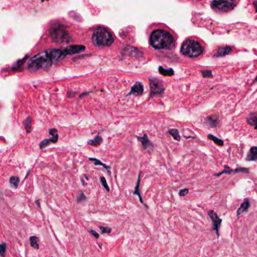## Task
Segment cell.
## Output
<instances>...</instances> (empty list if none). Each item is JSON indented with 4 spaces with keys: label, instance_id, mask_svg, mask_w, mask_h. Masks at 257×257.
Instances as JSON below:
<instances>
[{
    "label": "cell",
    "instance_id": "2",
    "mask_svg": "<svg viewBox=\"0 0 257 257\" xmlns=\"http://www.w3.org/2000/svg\"><path fill=\"white\" fill-rule=\"evenodd\" d=\"M54 63L50 51L47 50L36 54L31 58L27 65V69L30 72L33 73L38 70H48L51 66Z\"/></svg>",
    "mask_w": 257,
    "mask_h": 257
},
{
    "label": "cell",
    "instance_id": "24",
    "mask_svg": "<svg viewBox=\"0 0 257 257\" xmlns=\"http://www.w3.org/2000/svg\"><path fill=\"white\" fill-rule=\"evenodd\" d=\"M208 138L211 139L212 141H214V142L216 144H217L218 146H223V141L221 140L220 139H218L217 137L210 134V135H208Z\"/></svg>",
    "mask_w": 257,
    "mask_h": 257
},
{
    "label": "cell",
    "instance_id": "17",
    "mask_svg": "<svg viewBox=\"0 0 257 257\" xmlns=\"http://www.w3.org/2000/svg\"><path fill=\"white\" fill-rule=\"evenodd\" d=\"M247 122H248L250 125L254 126L255 128L257 129V114H250V115H249L248 118H247Z\"/></svg>",
    "mask_w": 257,
    "mask_h": 257
},
{
    "label": "cell",
    "instance_id": "19",
    "mask_svg": "<svg viewBox=\"0 0 257 257\" xmlns=\"http://www.w3.org/2000/svg\"><path fill=\"white\" fill-rule=\"evenodd\" d=\"M102 142H103L102 137H100V136H97V137H95V138L92 139V140L89 141L88 144L91 145V146H99V145H100V144H101Z\"/></svg>",
    "mask_w": 257,
    "mask_h": 257
},
{
    "label": "cell",
    "instance_id": "18",
    "mask_svg": "<svg viewBox=\"0 0 257 257\" xmlns=\"http://www.w3.org/2000/svg\"><path fill=\"white\" fill-rule=\"evenodd\" d=\"M159 70L161 75H163V76H170L174 74V70L172 69H164V68H163L162 67H159Z\"/></svg>",
    "mask_w": 257,
    "mask_h": 257
},
{
    "label": "cell",
    "instance_id": "32",
    "mask_svg": "<svg viewBox=\"0 0 257 257\" xmlns=\"http://www.w3.org/2000/svg\"><path fill=\"white\" fill-rule=\"evenodd\" d=\"M6 248H7V246H6V244L5 243H3L1 244V255L2 256H5V253L6 252Z\"/></svg>",
    "mask_w": 257,
    "mask_h": 257
},
{
    "label": "cell",
    "instance_id": "22",
    "mask_svg": "<svg viewBox=\"0 0 257 257\" xmlns=\"http://www.w3.org/2000/svg\"><path fill=\"white\" fill-rule=\"evenodd\" d=\"M168 133L170 134L176 139V140H179V139H180V136H179V131H178L177 129L169 130Z\"/></svg>",
    "mask_w": 257,
    "mask_h": 257
},
{
    "label": "cell",
    "instance_id": "3",
    "mask_svg": "<svg viewBox=\"0 0 257 257\" xmlns=\"http://www.w3.org/2000/svg\"><path fill=\"white\" fill-rule=\"evenodd\" d=\"M181 53L189 58H197L204 53V48L201 42L194 38H188L181 46Z\"/></svg>",
    "mask_w": 257,
    "mask_h": 257
},
{
    "label": "cell",
    "instance_id": "13",
    "mask_svg": "<svg viewBox=\"0 0 257 257\" xmlns=\"http://www.w3.org/2000/svg\"><path fill=\"white\" fill-rule=\"evenodd\" d=\"M249 207V199H245L244 201V202L241 204V205H240V208L238 209V211H237V216H239L241 215L243 213L246 212V211L248 210Z\"/></svg>",
    "mask_w": 257,
    "mask_h": 257
},
{
    "label": "cell",
    "instance_id": "14",
    "mask_svg": "<svg viewBox=\"0 0 257 257\" xmlns=\"http://www.w3.org/2000/svg\"><path fill=\"white\" fill-rule=\"evenodd\" d=\"M232 48L230 46L221 47L217 50V52H216V56H218V57L225 56V55L229 54V53L232 52Z\"/></svg>",
    "mask_w": 257,
    "mask_h": 257
},
{
    "label": "cell",
    "instance_id": "35",
    "mask_svg": "<svg viewBox=\"0 0 257 257\" xmlns=\"http://www.w3.org/2000/svg\"><path fill=\"white\" fill-rule=\"evenodd\" d=\"M253 4H254V5H255V8H256V11L257 12V2H256H256H254V3H253Z\"/></svg>",
    "mask_w": 257,
    "mask_h": 257
},
{
    "label": "cell",
    "instance_id": "5",
    "mask_svg": "<svg viewBox=\"0 0 257 257\" xmlns=\"http://www.w3.org/2000/svg\"><path fill=\"white\" fill-rule=\"evenodd\" d=\"M50 36L55 43H69L72 40L66 27L61 24L54 26L51 29Z\"/></svg>",
    "mask_w": 257,
    "mask_h": 257
},
{
    "label": "cell",
    "instance_id": "4",
    "mask_svg": "<svg viewBox=\"0 0 257 257\" xmlns=\"http://www.w3.org/2000/svg\"><path fill=\"white\" fill-rule=\"evenodd\" d=\"M114 42L112 34L106 29L98 27L93 31L92 34V42L94 45L99 47L110 46Z\"/></svg>",
    "mask_w": 257,
    "mask_h": 257
},
{
    "label": "cell",
    "instance_id": "16",
    "mask_svg": "<svg viewBox=\"0 0 257 257\" xmlns=\"http://www.w3.org/2000/svg\"><path fill=\"white\" fill-rule=\"evenodd\" d=\"M247 161H256L257 160V147H252L249 149L248 155L247 157Z\"/></svg>",
    "mask_w": 257,
    "mask_h": 257
},
{
    "label": "cell",
    "instance_id": "23",
    "mask_svg": "<svg viewBox=\"0 0 257 257\" xmlns=\"http://www.w3.org/2000/svg\"><path fill=\"white\" fill-rule=\"evenodd\" d=\"M24 126H25V128H26V131L27 132H30V129H31V124H32V118H30V117H28L26 120L24 121Z\"/></svg>",
    "mask_w": 257,
    "mask_h": 257
},
{
    "label": "cell",
    "instance_id": "6",
    "mask_svg": "<svg viewBox=\"0 0 257 257\" xmlns=\"http://www.w3.org/2000/svg\"><path fill=\"white\" fill-rule=\"evenodd\" d=\"M211 5L213 8L218 12H228L234 8L235 3L232 1H214Z\"/></svg>",
    "mask_w": 257,
    "mask_h": 257
},
{
    "label": "cell",
    "instance_id": "9",
    "mask_svg": "<svg viewBox=\"0 0 257 257\" xmlns=\"http://www.w3.org/2000/svg\"><path fill=\"white\" fill-rule=\"evenodd\" d=\"M85 50V47L83 45H70V46L66 48L63 49V56H69V55L76 54H79V53L82 52V51Z\"/></svg>",
    "mask_w": 257,
    "mask_h": 257
},
{
    "label": "cell",
    "instance_id": "36",
    "mask_svg": "<svg viewBox=\"0 0 257 257\" xmlns=\"http://www.w3.org/2000/svg\"><path fill=\"white\" fill-rule=\"evenodd\" d=\"M256 81H257V78H256Z\"/></svg>",
    "mask_w": 257,
    "mask_h": 257
},
{
    "label": "cell",
    "instance_id": "29",
    "mask_svg": "<svg viewBox=\"0 0 257 257\" xmlns=\"http://www.w3.org/2000/svg\"><path fill=\"white\" fill-rule=\"evenodd\" d=\"M201 73H202L203 76L204 78H207V77H212V73H211L210 70H202L201 71Z\"/></svg>",
    "mask_w": 257,
    "mask_h": 257
},
{
    "label": "cell",
    "instance_id": "30",
    "mask_svg": "<svg viewBox=\"0 0 257 257\" xmlns=\"http://www.w3.org/2000/svg\"><path fill=\"white\" fill-rule=\"evenodd\" d=\"M85 199H86V198H85V195H84V194L83 193V192H81L79 194H78V198H77V201H78V202H82V201H84Z\"/></svg>",
    "mask_w": 257,
    "mask_h": 257
},
{
    "label": "cell",
    "instance_id": "8",
    "mask_svg": "<svg viewBox=\"0 0 257 257\" xmlns=\"http://www.w3.org/2000/svg\"><path fill=\"white\" fill-rule=\"evenodd\" d=\"M208 215L210 217L211 220H212V224H213V230L216 232V235L219 236V229L220 227V225L222 223V219L218 216L217 214L215 211L214 210H210L208 212Z\"/></svg>",
    "mask_w": 257,
    "mask_h": 257
},
{
    "label": "cell",
    "instance_id": "12",
    "mask_svg": "<svg viewBox=\"0 0 257 257\" xmlns=\"http://www.w3.org/2000/svg\"><path fill=\"white\" fill-rule=\"evenodd\" d=\"M248 171H249L248 169H246V168H239V169L238 168V169H235V170H232V169L229 168L228 166H225V170H224L223 172H221V173L215 174V176L218 177V176L222 175V174H223L239 173V172H246V173H248Z\"/></svg>",
    "mask_w": 257,
    "mask_h": 257
},
{
    "label": "cell",
    "instance_id": "26",
    "mask_svg": "<svg viewBox=\"0 0 257 257\" xmlns=\"http://www.w3.org/2000/svg\"><path fill=\"white\" fill-rule=\"evenodd\" d=\"M10 183L12 184L14 187H18V184H19V182H20V179L19 178L17 177H12L10 178Z\"/></svg>",
    "mask_w": 257,
    "mask_h": 257
},
{
    "label": "cell",
    "instance_id": "27",
    "mask_svg": "<svg viewBox=\"0 0 257 257\" xmlns=\"http://www.w3.org/2000/svg\"><path fill=\"white\" fill-rule=\"evenodd\" d=\"M90 160H91V161H93V162H94V164H96V165H101V166L103 167V168H106V170H109V169H110L109 167L106 166V164H103V163L101 162V161H99L98 159H90Z\"/></svg>",
    "mask_w": 257,
    "mask_h": 257
},
{
    "label": "cell",
    "instance_id": "31",
    "mask_svg": "<svg viewBox=\"0 0 257 257\" xmlns=\"http://www.w3.org/2000/svg\"><path fill=\"white\" fill-rule=\"evenodd\" d=\"M99 228H100L102 234H106V233H109L110 232H111V229H109V228H108V227L100 226Z\"/></svg>",
    "mask_w": 257,
    "mask_h": 257
},
{
    "label": "cell",
    "instance_id": "1",
    "mask_svg": "<svg viewBox=\"0 0 257 257\" xmlns=\"http://www.w3.org/2000/svg\"><path fill=\"white\" fill-rule=\"evenodd\" d=\"M150 44L155 49H169L174 45V39L172 35L164 30H156L150 36Z\"/></svg>",
    "mask_w": 257,
    "mask_h": 257
},
{
    "label": "cell",
    "instance_id": "34",
    "mask_svg": "<svg viewBox=\"0 0 257 257\" xmlns=\"http://www.w3.org/2000/svg\"><path fill=\"white\" fill-rule=\"evenodd\" d=\"M89 232L91 233V234H92L93 236H94V238H99V234H97V233L95 232V231H93V230H90L89 231Z\"/></svg>",
    "mask_w": 257,
    "mask_h": 257
},
{
    "label": "cell",
    "instance_id": "33",
    "mask_svg": "<svg viewBox=\"0 0 257 257\" xmlns=\"http://www.w3.org/2000/svg\"><path fill=\"white\" fill-rule=\"evenodd\" d=\"M188 193H189L188 189H181L180 191H179V194L181 196V197H184V196L186 195Z\"/></svg>",
    "mask_w": 257,
    "mask_h": 257
},
{
    "label": "cell",
    "instance_id": "11",
    "mask_svg": "<svg viewBox=\"0 0 257 257\" xmlns=\"http://www.w3.org/2000/svg\"><path fill=\"white\" fill-rule=\"evenodd\" d=\"M144 92V86L143 84L140 83V82H137L132 87V88L130 91V93H128V95L131 94H137V95H141Z\"/></svg>",
    "mask_w": 257,
    "mask_h": 257
},
{
    "label": "cell",
    "instance_id": "21",
    "mask_svg": "<svg viewBox=\"0 0 257 257\" xmlns=\"http://www.w3.org/2000/svg\"><path fill=\"white\" fill-rule=\"evenodd\" d=\"M30 241L31 247H33V248L35 249H37L39 248V247H38V238H36V236L30 237Z\"/></svg>",
    "mask_w": 257,
    "mask_h": 257
},
{
    "label": "cell",
    "instance_id": "20",
    "mask_svg": "<svg viewBox=\"0 0 257 257\" xmlns=\"http://www.w3.org/2000/svg\"><path fill=\"white\" fill-rule=\"evenodd\" d=\"M139 183H140V174H139L138 179H137V185H136L135 191H134V194H137V195H138L139 198V200H140V202L144 204V201H143L142 197H141V194H140V193H139Z\"/></svg>",
    "mask_w": 257,
    "mask_h": 257
},
{
    "label": "cell",
    "instance_id": "25",
    "mask_svg": "<svg viewBox=\"0 0 257 257\" xmlns=\"http://www.w3.org/2000/svg\"><path fill=\"white\" fill-rule=\"evenodd\" d=\"M207 122H208V123L210 124L211 126L214 127L218 124V118L216 116L209 117V118H207Z\"/></svg>",
    "mask_w": 257,
    "mask_h": 257
},
{
    "label": "cell",
    "instance_id": "28",
    "mask_svg": "<svg viewBox=\"0 0 257 257\" xmlns=\"http://www.w3.org/2000/svg\"><path fill=\"white\" fill-rule=\"evenodd\" d=\"M100 181H101V183L103 184V186L104 188L106 189V190L107 191V192H109V187L108 186L107 183H106V180L105 178H104L103 177H100Z\"/></svg>",
    "mask_w": 257,
    "mask_h": 257
},
{
    "label": "cell",
    "instance_id": "15",
    "mask_svg": "<svg viewBox=\"0 0 257 257\" xmlns=\"http://www.w3.org/2000/svg\"><path fill=\"white\" fill-rule=\"evenodd\" d=\"M137 138H138V140L140 141L141 144H142L143 145V146H144L145 149H149V148L152 147V144L151 141L148 139L146 134H145L144 137H137Z\"/></svg>",
    "mask_w": 257,
    "mask_h": 257
},
{
    "label": "cell",
    "instance_id": "10",
    "mask_svg": "<svg viewBox=\"0 0 257 257\" xmlns=\"http://www.w3.org/2000/svg\"><path fill=\"white\" fill-rule=\"evenodd\" d=\"M50 134L52 135V137L50 139H45V140H43L42 142L40 143V148L41 149H43L45 147H46L47 146H48L49 144H51V143H57V141H58V131H57L56 129H51L50 131Z\"/></svg>",
    "mask_w": 257,
    "mask_h": 257
},
{
    "label": "cell",
    "instance_id": "7",
    "mask_svg": "<svg viewBox=\"0 0 257 257\" xmlns=\"http://www.w3.org/2000/svg\"><path fill=\"white\" fill-rule=\"evenodd\" d=\"M150 84V96H154L156 94H161L164 92V87L159 81L155 78H150L149 80Z\"/></svg>",
    "mask_w": 257,
    "mask_h": 257
}]
</instances>
